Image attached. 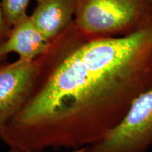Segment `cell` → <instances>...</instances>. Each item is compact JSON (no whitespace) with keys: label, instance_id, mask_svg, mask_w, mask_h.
<instances>
[{"label":"cell","instance_id":"obj_11","mask_svg":"<svg viewBox=\"0 0 152 152\" xmlns=\"http://www.w3.org/2000/svg\"><path fill=\"white\" fill-rule=\"evenodd\" d=\"M7 57H8V56H3V55L0 54V62L5 61L7 59Z\"/></svg>","mask_w":152,"mask_h":152},{"label":"cell","instance_id":"obj_10","mask_svg":"<svg viewBox=\"0 0 152 152\" xmlns=\"http://www.w3.org/2000/svg\"><path fill=\"white\" fill-rule=\"evenodd\" d=\"M147 1L148 6H149L150 14H151V17H152V0H147Z\"/></svg>","mask_w":152,"mask_h":152},{"label":"cell","instance_id":"obj_5","mask_svg":"<svg viewBox=\"0 0 152 152\" xmlns=\"http://www.w3.org/2000/svg\"><path fill=\"white\" fill-rule=\"evenodd\" d=\"M30 17L48 42L66 30L74 20L77 0H35Z\"/></svg>","mask_w":152,"mask_h":152},{"label":"cell","instance_id":"obj_2","mask_svg":"<svg viewBox=\"0 0 152 152\" xmlns=\"http://www.w3.org/2000/svg\"><path fill=\"white\" fill-rule=\"evenodd\" d=\"M151 20L147 0H77L73 22L90 35L122 37Z\"/></svg>","mask_w":152,"mask_h":152},{"label":"cell","instance_id":"obj_4","mask_svg":"<svg viewBox=\"0 0 152 152\" xmlns=\"http://www.w3.org/2000/svg\"><path fill=\"white\" fill-rule=\"evenodd\" d=\"M38 68L37 59L0 62V141L9 123L29 98Z\"/></svg>","mask_w":152,"mask_h":152},{"label":"cell","instance_id":"obj_1","mask_svg":"<svg viewBox=\"0 0 152 152\" xmlns=\"http://www.w3.org/2000/svg\"><path fill=\"white\" fill-rule=\"evenodd\" d=\"M37 60L29 98L1 141L34 152L90 147L152 87V20L122 37L90 35L73 22Z\"/></svg>","mask_w":152,"mask_h":152},{"label":"cell","instance_id":"obj_7","mask_svg":"<svg viewBox=\"0 0 152 152\" xmlns=\"http://www.w3.org/2000/svg\"><path fill=\"white\" fill-rule=\"evenodd\" d=\"M30 0H0L6 18L11 26L27 15Z\"/></svg>","mask_w":152,"mask_h":152},{"label":"cell","instance_id":"obj_6","mask_svg":"<svg viewBox=\"0 0 152 152\" xmlns=\"http://www.w3.org/2000/svg\"><path fill=\"white\" fill-rule=\"evenodd\" d=\"M48 44L27 14L12 26L7 40L0 45V54L15 53L20 59L33 61L43 54Z\"/></svg>","mask_w":152,"mask_h":152},{"label":"cell","instance_id":"obj_8","mask_svg":"<svg viewBox=\"0 0 152 152\" xmlns=\"http://www.w3.org/2000/svg\"><path fill=\"white\" fill-rule=\"evenodd\" d=\"M11 28H12V26L6 18L1 2H0V45L7 40Z\"/></svg>","mask_w":152,"mask_h":152},{"label":"cell","instance_id":"obj_9","mask_svg":"<svg viewBox=\"0 0 152 152\" xmlns=\"http://www.w3.org/2000/svg\"><path fill=\"white\" fill-rule=\"evenodd\" d=\"M88 147H83V148H80V149H77L71 150V151L70 152H87V150H88ZM9 152H34V151H21V150L16 149V148L9 147Z\"/></svg>","mask_w":152,"mask_h":152},{"label":"cell","instance_id":"obj_3","mask_svg":"<svg viewBox=\"0 0 152 152\" xmlns=\"http://www.w3.org/2000/svg\"><path fill=\"white\" fill-rule=\"evenodd\" d=\"M152 146V87L131 104L122 121L87 152H147Z\"/></svg>","mask_w":152,"mask_h":152}]
</instances>
